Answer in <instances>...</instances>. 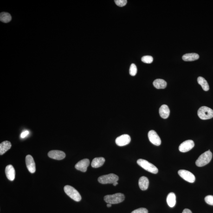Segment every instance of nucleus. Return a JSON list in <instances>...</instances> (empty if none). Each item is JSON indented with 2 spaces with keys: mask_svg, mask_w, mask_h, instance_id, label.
I'll list each match as a JSON object with an SVG mask.
<instances>
[{
  "mask_svg": "<svg viewBox=\"0 0 213 213\" xmlns=\"http://www.w3.org/2000/svg\"><path fill=\"white\" fill-rule=\"evenodd\" d=\"M197 113L199 117L202 120L209 119L213 117V110L206 106L200 107Z\"/></svg>",
  "mask_w": 213,
  "mask_h": 213,
  "instance_id": "obj_5",
  "label": "nucleus"
},
{
  "mask_svg": "<svg viewBox=\"0 0 213 213\" xmlns=\"http://www.w3.org/2000/svg\"><path fill=\"white\" fill-rule=\"evenodd\" d=\"M141 60L146 63L150 64L153 61V58L150 56H144L142 58Z\"/></svg>",
  "mask_w": 213,
  "mask_h": 213,
  "instance_id": "obj_25",
  "label": "nucleus"
},
{
  "mask_svg": "<svg viewBox=\"0 0 213 213\" xmlns=\"http://www.w3.org/2000/svg\"><path fill=\"white\" fill-rule=\"evenodd\" d=\"M137 163L140 166L149 172L153 174H157L158 172V170L157 168L152 163L146 160L140 159L137 161Z\"/></svg>",
  "mask_w": 213,
  "mask_h": 213,
  "instance_id": "obj_4",
  "label": "nucleus"
},
{
  "mask_svg": "<svg viewBox=\"0 0 213 213\" xmlns=\"http://www.w3.org/2000/svg\"><path fill=\"white\" fill-rule=\"evenodd\" d=\"M131 213H148V211L146 208H141L133 211Z\"/></svg>",
  "mask_w": 213,
  "mask_h": 213,
  "instance_id": "obj_28",
  "label": "nucleus"
},
{
  "mask_svg": "<svg viewBox=\"0 0 213 213\" xmlns=\"http://www.w3.org/2000/svg\"><path fill=\"white\" fill-rule=\"evenodd\" d=\"M137 67L136 65L134 64H132L130 66V75L134 76L136 75L137 73Z\"/></svg>",
  "mask_w": 213,
  "mask_h": 213,
  "instance_id": "obj_24",
  "label": "nucleus"
},
{
  "mask_svg": "<svg viewBox=\"0 0 213 213\" xmlns=\"http://www.w3.org/2000/svg\"><path fill=\"white\" fill-rule=\"evenodd\" d=\"M160 115L162 118L166 119L169 117L170 110L167 105H163L160 107L159 109Z\"/></svg>",
  "mask_w": 213,
  "mask_h": 213,
  "instance_id": "obj_15",
  "label": "nucleus"
},
{
  "mask_svg": "<svg viewBox=\"0 0 213 213\" xmlns=\"http://www.w3.org/2000/svg\"><path fill=\"white\" fill-rule=\"evenodd\" d=\"M12 146L11 143L8 141H4L0 144V154L3 155L9 150Z\"/></svg>",
  "mask_w": 213,
  "mask_h": 213,
  "instance_id": "obj_19",
  "label": "nucleus"
},
{
  "mask_svg": "<svg viewBox=\"0 0 213 213\" xmlns=\"http://www.w3.org/2000/svg\"><path fill=\"white\" fill-rule=\"evenodd\" d=\"M182 213H192L190 209H185L183 210Z\"/></svg>",
  "mask_w": 213,
  "mask_h": 213,
  "instance_id": "obj_30",
  "label": "nucleus"
},
{
  "mask_svg": "<svg viewBox=\"0 0 213 213\" xmlns=\"http://www.w3.org/2000/svg\"><path fill=\"white\" fill-rule=\"evenodd\" d=\"M64 191L70 197L75 201L79 202L81 200V196L80 193L73 187L69 185L65 186Z\"/></svg>",
  "mask_w": 213,
  "mask_h": 213,
  "instance_id": "obj_3",
  "label": "nucleus"
},
{
  "mask_svg": "<svg viewBox=\"0 0 213 213\" xmlns=\"http://www.w3.org/2000/svg\"><path fill=\"white\" fill-rule=\"evenodd\" d=\"M105 162V159L103 157H96L93 159L91 163L93 168H98L102 166Z\"/></svg>",
  "mask_w": 213,
  "mask_h": 213,
  "instance_id": "obj_18",
  "label": "nucleus"
},
{
  "mask_svg": "<svg viewBox=\"0 0 213 213\" xmlns=\"http://www.w3.org/2000/svg\"><path fill=\"white\" fill-rule=\"evenodd\" d=\"M29 134V131H27V130H26V131H23V132L21 134V135H20V137H21V138H25V137H26L27 136H28Z\"/></svg>",
  "mask_w": 213,
  "mask_h": 213,
  "instance_id": "obj_29",
  "label": "nucleus"
},
{
  "mask_svg": "<svg viewBox=\"0 0 213 213\" xmlns=\"http://www.w3.org/2000/svg\"><path fill=\"white\" fill-rule=\"evenodd\" d=\"M167 202L170 207L172 208L175 206L176 203V197L174 193L171 192L167 196Z\"/></svg>",
  "mask_w": 213,
  "mask_h": 213,
  "instance_id": "obj_20",
  "label": "nucleus"
},
{
  "mask_svg": "<svg viewBox=\"0 0 213 213\" xmlns=\"http://www.w3.org/2000/svg\"><path fill=\"white\" fill-rule=\"evenodd\" d=\"M138 185L142 190H146L149 185V180L145 176L141 177L138 181Z\"/></svg>",
  "mask_w": 213,
  "mask_h": 213,
  "instance_id": "obj_16",
  "label": "nucleus"
},
{
  "mask_svg": "<svg viewBox=\"0 0 213 213\" xmlns=\"http://www.w3.org/2000/svg\"><path fill=\"white\" fill-rule=\"evenodd\" d=\"M11 20V15L9 13L3 12L0 14V20L1 22L4 23H8L10 22Z\"/></svg>",
  "mask_w": 213,
  "mask_h": 213,
  "instance_id": "obj_23",
  "label": "nucleus"
},
{
  "mask_svg": "<svg viewBox=\"0 0 213 213\" xmlns=\"http://www.w3.org/2000/svg\"><path fill=\"white\" fill-rule=\"evenodd\" d=\"M212 157V154L209 150L202 154L196 160V165L201 167L206 165L210 162Z\"/></svg>",
  "mask_w": 213,
  "mask_h": 213,
  "instance_id": "obj_2",
  "label": "nucleus"
},
{
  "mask_svg": "<svg viewBox=\"0 0 213 213\" xmlns=\"http://www.w3.org/2000/svg\"><path fill=\"white\" fill-rule=\"evenodd\" d=\"M199 56L197 53H191L185 54L182 56V59L185 61H193L198 60Z\"/></svg>",
  "mask_w": 213,
  "mask_h": 213,
  "instance_id": "obj_17",
  "label": "nucleus"
},
{
  "mask_svg": "<svg viewBox=\"0 0 213 213\" xmlns=\"http://www.w3.org/2000/svg\"><path fill=\"white\" fill-rule=\"evenodd\" d=\"M5 173L7 178L10 181H13L15 178V170L13 166L9 164L5 169Z\"/></svg>",
  "mask_w": 213,
  "mask_h": 213,
  "instance_id": "obj_14",
  "label": "nucleus"
},
{
  "mask_svg": "<svg viewBox=\"0 0 213 213\" xmlns=\"http://www.w3.org/2000/svg\"><path fill=\"white\" fill-rule=\"evenodd\" d=\"M114 2L116 4L120 7H124L127 3L126 0H115Z\"/></svg>",
  "mask_w": 213,
  "mask_h": 213,
  "instance_id": "obj_27",
  "label": "nucleus"
},
{
  "mask_svg": "<svg viewBox=\"0 0 213 213\" xmlns=\"http://www.w3.org/2000/svg\"><path fill=\"white\" fill-rule=\"evenodd\" d=\"M125 199V196L122 193H117L113 195H106L104 196V200L106 203L115 204L121 203Z\"/></svg>",
  "mask_w": 213,
  "mask_h": 213,
  "instance_id": "obj_1",
  "label": "nucleus"
},
{
  "mask_svg": "<svg viewBox=\"0 0 213 213\" xmlns=\"http://www.w3.org/2000/svg\"><path fill=\"white\" fill-rule=\"evenodd\" d=\"M178 175L183 179L190 183H193L195 180L194 175L190 172L185 170H180L178 171Z\"/></svg>",
  "mask_w": 213,
  "mask_h": 213,
  "instance_id": "obj_7",
  "label": "nucleus"
},
{
  "mask_svg": "<svg viewBox=\"0 0 213 213\" xmlns=\"http://www.w3.org/2000/svg\"><path fill=\"white\" fill-rule=\"evenodd\" d=\"M49 157L53 159L57 160H62L66 157V154L63 151L60 150H53L49 152L48 154Z\"/></svg>",
  "mask_w": 213,
  "mask_h": 213,
  "instance_id": "obj_12",
  "label": "nucleus"
},
{
  "mask_svg": "<svg viewBox=\"0 0 213 213\" xmlns=\"http://www.w3.org/2000/svg\"><path fill=\"white\" fill-rule=\"evenodd\" d=\"M118 176L114 174H110L103 175L98 178V181L102 184L113 183L118 181Z\"/></svg>",
  "mask_w": 213,
  "mask_h": 213,
  "instance_id": "obj_6",
  "label": "nucleus"
},
{
  "mask_svg": "<svg viewBox=\"0 0 213 213\" xmlns=\"http://www.w3.org/2000/svg\"><path fill=\"white\" fill-rule=\"evenodd\" d=\"M149 141L154 145L159 146L161 144L160 138L157 133L154 130H150L148 133Z\"/></svg>",
  "mask_w": 213,
  "mask_h": 213,
  "instance_id": "obj_8",
  "label": "nucleus"
},
{
  "mask_svg": "<svg viewBox=\"0 0 213 213\" xmlns=\"http://www.w3.org/2000/svg\"><path fill=\"white\" fill-rule=\"evenodd\" d=\"M131 137L127 134L122 135L116 138L115 142L117 145L120 146L127 145L131 141Z\"/></svg>",
  "mask_w": 213,
  "mask_h": 213,
  "instance_id": "obj_10",
  "label": "nucleus"
},
{
  "mask_svg": "<svg viewBox=\"0 0 213 213\" xmlns=\"http://www.w3.org/2000/svg\"><path fill=\"white\" fill-rule=\"evenodd\" d=\"M111 206H112V204H111L108 203L107 205H106V206H107V207H109H109H111Z\"/></svg>",
  "mask_w": 213,
  "mask_h": 213,
  "instance_id": "obj_31",
  "label": "nucleus"
},
{
  "mask_svg": "<svg viewBox=\"0 0 213 213\" xmlns=\"http://www.w3.org/2000/svg\"><path fill=\"white\" fill-rule=\"evenodd\" d=\"M198 83L202 86V89L204 91H207L209 90V86L208 82L206 79L202 77H199L197 78Z\"/></svg>",
  "mask_w": 213,
  "mask_h": 213,
  "instance_id": "obj_22",
  "label": "nucleus"
},
{
  "mask_svg": "<svg viewBox=\"0 0 213 213\" xmlns=\"http://www.w3.org/2000/svg\"><path fill=\"white\" fill-rule=\"evenodd\" d=\"M90 164L89 160L88 159L81 160L78 162L75 165V169L83 172L87 170V167Z\"/></svg>",
  "mask_w": 213,
  "mask_h": 213,
  "instance_id": "obj_11",
  "label": "nucleus"
},
{
  "mask_svg": "<svg viewBox=\"0 0 213 213\" xmlns=\"http://www.w3.org/2000/svg\"><path fill=\"white\" fill-rule=\"evenodd\" d=\"M26 164L27 169L31 173H34L36 171V165L34 159L30 155H28L26 157Z\"/></svg>",
  "mask_w": 213,
  "mask_h": 213,
  "instance_id": "obj_13",
  "label": "nucleus"
},
{
  "mask_svg": "<svg viewBox=\"0 0 213 213\" xmlns=\"http://www.w3.org/2000/svg\"><path fill=\"white\" fill-rule=\"evenodd\" d=\"M118 184V182H114V183H113V185L114 186H116Z\"/></svg>",
  "mask_w": 213,
  "mask_h": 213,
  "instance_id": "obj_32",
  "label": "nucleus"
},
{
  "mask_svg": "<svg viewBox=\"0 0 213 213\" xmlns=\"http://www.w3.org/2000/svg\"><path fill=\"white\" fill-rule=\"evenodd\" d=\"M195 146L193 141L189 140L185 141L180 145L179 150L182 152H186L192 149Z\"/></svg>",
  "mask_w": 213,
  "mask_h": 213,
  "instance_id": "obj_9",
  "label": "nucleus"
},
{
  "mask_svg": "<svg viewBox=\"0 0 213 213\" xmlns=\"http://www.w3.org/2000/svg\"><path fill=\"white\" fill-rule=\"evenodd\" d=\"M206 203L210 205L213 206V196L209 195L206 196L204 199Z\"/></svg>",
  "mask_w": 213,
  "mask_h": 213,
  "instance_id": "obj_26",
  "label": "nucleus"
},
{
  "mask_svg": "<svg viewBox=\"0 0 213 213\" xmlns=\"http://www.w3.org/2000/svg\"><path fill=\"white\" fill-rule=\"evenodd\" d=\"M153 85L156 88L164 89L166 87L167 83L163 79H157L153 82Z\"/></svg>",
  "mask_w": 213,
  "mask_h": 213,
  "instance_id": "obj_21",
  "label": "nucleus"
}]
</instances>
